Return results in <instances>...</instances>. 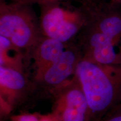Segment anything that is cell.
Returning a JSON list of instances; mask_svg holds the SVG:
<instances>
[{
	"instance_id": "13",
	"label": "cell",
	"mask_w": 121,
	"mask_h": 121,
	"mask_svg": "<svg viewBox=\"0 0 121 121\" xmlns=\"http://www.w3.org/2000/svg\"><path fill=\"white\" fill-rule=\"evenodd\" d=\"M110 2L112 4H118V5H121V0H109Z\"/></svg>"
},
{
	"instance_id": "11",
	"label": "cell",
	"mask_w": 121,
	"mask_h": 121,
	"mask_svg": "<svg viewBox=\"0 0 121 121\" xmlns=\"http://www.w3.org/2000/svg\"><path fill=\"white\" fill-rule=\"evenodd\" d=\"M95 121H121V103L113 106Z\"/></svg>"
},
{
	"instance_id": "2",
	"label": "cell",
	"mask_w": 121,
	"mask_h": 121,
	"mask_svg": "<svg viewBox=\"0 0 121 121\" xmlns=\"http://www.w3.org/2000/svg\"><path fill=\"white\" fill-rule=\"evenodd\" d=\"M75 77L86 98L90 121L121 103V65H102L82 58Z\"/></svg>"
},
{
	"instance_id": "5",
	"label": "cell",
	"mask_w": 121,
	"mask_h": 121,
	"mask_svg": "<svg viewBox=\"0 0 121 121\" xmlns=\"http://www.w3.org/2000/svg\"><path fill=\"white\" fill-rule=\"evenodd\" d=\"M54 98L52 113L59 121H90L85 95L76 78L52 89Z\"/></svg>"
},
{
	"instance_id": "1",
	"label": "cell",
	"mask_w": 121,
	"mask_h": 121,
	"mask_svg": "<svg viewBox=\"0 0 121 121\" xmlns=\"http://www.w3.org/2000/svg\"><path fill=\"white\" fill-rule=\"evenodd\" d=\"M117 6L93 1L90 20L75 40L82 58L102 65H121V12Z\"/></svg>"
},
{
	"instance_id": "10",
	"label": "cell",
	"mask_w": 121,
	"mask_h": 121,
	"mask_svg": "<svg viewBox=\"0 0 121 121\" xmlns=\"http://www.w3.org/2000/svg\"><path fill=\"white\" fill-rule=\"evenodd\" d=\"M10 121H59L53 113L42 114L38 113H24L12 116Z\"/></svg>"
},
{
	"instance_id": "9",
	"label": "cell",
	"mask_w": 121,
	"mask_h": 121,
	"mask_svg": "<svg viewBox=\"0 0 121 121\" xmlns=\"http://www.w3.org/2000/svg\"><path fill=\"white\" fill-rule=\"evenodd\" d=\"M22 50L15 46L6 38L0 35L1 66L22 71Z\"/></svg>"
},
{
	"instance_id": "8",
	"label": "cell",
	"mask_w": 121,
	"mask_h": 121,
	"mask_svg": "<svg viewBox=\"0 0 121 121\" xmlns=\"http://www.w3.org/2000/svg\"><path fill=\"white\" fill-rule=\"evenodd\" d=\"M70 43H63L44 37L42 38L30 52L34 60L35 73L40 71L58 58Z\"/></svg>"
},
{
	"instance_id": "12",
	"label": "cell",
	"mask_w": 121,
	"mask_h": 121,
	"mask_svg": "<svg viewBox=\"0 0 121 121\" xmlns=\"http://www.w3.org/2000/svg\"><path fill=\"white\" fill-rule=\"evenodd\" d=\"M10 1L15 2L21 3V4H31V5H33L34 4H37L38 5H39V4H45L47 2L58 1V0H10Z\"/></svg>"
},
{
	"instance_id": "4",
	"label": "cell",
	"mask_w": 121,
	"mask_h": 121,
	"mask_svg": "<svg viewBox=\"0 0 121 121\" xmlns=\"http://www.w3.org/2000/svg\"><path fill=\"white\" fill-rule=\"evenodd\" d=\"M32 6L0 0V35L28 53L44 37Z\"/></svg>"
},
{
	"instance_id": "7",
	"label": "cell",
	"mask_w": 121,
	"mask_h": 121,
	"mask_svg": "<svg viewBox=\"0 0 121 121\" xmlns=\"http://www.w3.org/2000/svg\"><path fill=\"white\" fill-rule=\"evenodd\" d=\"M26 81L22 71L7 66H0L1 99L5 104L3 110L8 113L11 110V103L25 90Z\"/></svg>"
},
{
	"instance_id": "6",
	"label": "cell",
	"mask_w": 121,
	"mask_h": 121,
	"mask_svg": "<svg viewBox=\"0 0 121 121\" xmlns=\"http://www.w3.org/2000/svg\"><path fill=\"white\" fill-rule=\"evenodd\" d=\"M82 58V52L76 43L71 42L58 58L35 73V77L47 86L56 88L75 77L77 66Z\"/></svg>"
},
{
	"instance_id": "3",
	"label": "cell",
	"mask_w": 121,
	"mask_h": 121,
	"mask_svg": "<svg viewBox=\"0 0 121 121\" xmlns=\"http://www.w3.org/2000/svg\"><path fill=\"white\" fill-rule=\"evenodd\" d=\"M93 0H58L39 4V19L44 37L75 42L88 23Z\"/></svg>"
}]
</instances>
